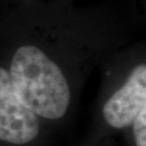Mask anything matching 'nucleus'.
I'll use <instances>...</instances> for the list:
<instances>
[{
	"label": "nucleus",
	"mask_w": 146,
	"mask_h": 146,
	"mask_svg": "<svg viewBox=\"0 0 146 146\" xmlns=\"http://www.w3.org/2000/svg\"><path fill=\"white\" fill-rule=\"evenodd\" d=\"M73 45L27 36L0 51L14 94L50 130L71 117L89 68V55H82L88 52Z\"/></svg>",
	"instance_id": "nucleus-1"
},
{
	"label": "nucleus",
	"mask_w": 146,
	"mask_h": 146,
	"mask_svg": "<svg viewBox=\"0 0 146 146\" xmlns=\"http://www.w3.org/2000/svg\"><path fill=\"white\" fill-rule=\"evenodd\" d=\"M125 132L130 133L132 146H146V107L139 111Z\"/></svg>",
	"instance_id": "nucleus-3"
},
{
	"label": "nucleus",
	"mask_w": 146,
	"mask_h": 146,
	"mask_svg": "<svg viewBox=\"0 0 146 146\" xmlns=\"http://www.w3.org/2000/svg\"><path fill=\"white\" fill-rule=\"evenodd\" d=\"M82 146H110V144L107 138H99V137L93 136L90 139V141Z\"/></svg>",
	"instance_id": "nucleus-4"
},
{
	"label": "nucleus",
	"mask_w": 146,
	"mask_h": 146,
	"mask_svg": "<svg viewBox=\"0 0 146 146\" xmlns=\"http://www.w3.org/2000/svg\"><path fill=\"white\" fill-rule=\"evenodd\" d=\"M146 107V62L141 55L131 57L119 74L112 75L97 106V134L108 138L126 131L136 116Z\"/></svg>",
	"instance_id": "nucleus-2"
},
{
	"label": "nucleus",
	"mask_w": 146,
	"mask_h": 146,
	"mask_svg": "<svg viewBox=\"0 0 146 146\" xmlns=\"http://www.w3.org/2000/svg\"><path fill=\"white\" fill-rule=\"evenodd\" d=\"M22 1H25V2H36V1H40V0H22Z\"/></svg>",
	"instance_id": "nucleus-5"
}]
</instances>
